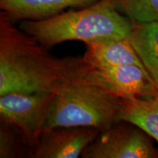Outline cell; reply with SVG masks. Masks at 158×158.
I'll list each match as a JSON object with an SVG mask.
<instances>
[{"label":"cell","instance_id":"52a82bcc","mask_svg":"<svg viewBox=\"0 0 158 158\" xmlns=\"http://www.w3.org/2000/svg\"><path fill=\"white\" fill-rule=\"evenodd\" d=\"M97 78L122 98L153 99L158 89L144 68L138 65L102 67L90 66Z\"/></svg>","mask_w":158,"mask_h":158},{"label":"cell","instance_id":"7c38bea8","mask_svg":"<svg viewBox=\"0 0 158 158\" xmlns=\"http://www.w3.org/2000/svg\"><path fill=\"white\" fill-rule=\"evenodd\" d=\"M31 149L19 128L0 119V157L30 158Z\"/></svg>","mask_w":158,"mask_h":158},{"label":"cell","instance_id":"8992f818","mask_svg":"<svg viewBox=\"0 0 158 158\" xmlns=\"http://www.w3.org/2000/svg\"><path fill=\"white\" fill-rule=\"evenodd\" d=\"M98 128L56 127L43 132L32 147L30 158H77L94 141Z\"/></svg>","mask_w":158,"mask_h":158},{"label":"cell","instance_id":"ba28073f","mask_svg":"<svg viewBox=\"0 0 158 158\" xmlns=\"http://www.w3.org/2000/svg\"><path fill=\"white\" fill-rule=\"evenodd\" d=\"M99 0H0V10L13 21H39L60 14L68 9L89 6Z\"/></svg>","mask_w":158,"mask_h":158},{"label":"cell","instance_id":"8fae6325","mask_svg":"<svg viewBox=\"0 0 158 158\" xmlns=\"http://www.w3.org/2000/svg\"><path fill=\"white\" fill-rule=\"evenodd\" d=\"M131 122L158 142V103L153 99H123L118 121Z\"/></svg>","mask_w":158,"mask_h":158},{"label":"cell","instance_id":"5b68a950","mask_svg":"<svg viewBox=\"0 0 158 158\" xmlns=\"http://www.w3.org/2000/svg\"><path fill=\"white\" fill-rule=\"evenodd\" d=\"M55 95L17 92L0 95V119L19 128L33 147L50 115Z\"/></svg>","mask_w":158,"mask_h":158},{"label":"cell","instance_id":"30bf717a","mask_svg":"<svg viewBox=\"0 0 158 158\" xmlns=\"http://www.w3.org/2000/svg\"><path fill=\"white\" fill-rule=\"evenodd\" d=\"M129 38L158 89V21L133 23Z\"/></svg>","mask_w":158,"mask_h":158},{"label":"cell","instance_id":"5bb4252c","mask_svg":"<svg viewBox=\"0 0 158 158\" xmlns=\"http://www.w3.org/2000/svg\"><path fill=\"white\" fill-rule=\"evenodd\" d=\"M153 100H155V101L157 102V103H158V92H157V94H156V95L155 96V98H153Z\"/></svg>","mask_w":158,"mask_h":158},{"label":"cell","instance_id":"3957f363","mask_svg":"<svg viewBox=\"0 0 158 158\" xmlns=\"http://www.w3.org/2000/svg\"><path fill=\"white\" fill-rule=\"evenodd\" d=\"M123 99L97 78L91 69L88 77L55 95L42 133L56 127H94L101 131L108 129L118 122Z\"/></svg>","mask_w":158,"mask_h":158},{"label":"cell","instance_id":"7a4b0ae2","mask_svg":"<svg viewBox=\"0 0 158 158\" xmlns=\"http://www.w3.org/2000/svg\"><path fill=\"white\" fill-rule=\"evenodd\" d=\"M133 21L120 13L115 0H99L89 6L70 10L46 19L21 21L19 28L50 48L67 41L85 44L111 37H129Z\"/></svg>","mask_w":158,"mask_h":158},{"label":"cell","instance_id":"277c9868","mask_svg":"<svg viewBox=\"0 0 158 158\" xmlns=\"http://www.w3.org/2000/svg\"><path fill=\"white\" fill-rule=\"evenodd\" d=\"M152 138L137 125L122 120L100 131L81 157L158 158Z\"/></svg>","mask_w":158,"mask_h":158},{"label":"cell","instance_id":"9c48e42d","mask_svg":"<svg viewBox=\"0 0 158 158\" xmlns=\"http://www.w3.org/2000/svg\"><path fill=\"white\" fill-rule=\"evenodd\" d=\"M86 46L83 59L89 66L102 68L138 65L144 68L129 37L99 40L86 43Z\"/></svg>","mask_w":158,"mask_h":158},{"label":"cell","instance_id":"4fadbf2b","mask_svg":"<svg viewBox=\"0 0 158 158\" xmlns=\"http://www.w3.org/2000/svg\"><path fill=\"white\" fill-rule=\"evenodd\" d=\"M119 10L133 23L158 21V0H115Z\"/></svg>","mask_w":158,"mask_h":158},{"label":"cell","instance_id":"6da1fadb","mask_svg":"<svg viewBox=\"0 0 158 158\" xmlns=\"http://www.w3.org/2000/svg\"><path fill=\"white\" fill-rule=\"evenodd\" d=\"M47 49L0 12V95L56 94L89 76L83 57L57 58Z\"/></svg>","mask_w":158,"mask_h":158}]
</instances>
